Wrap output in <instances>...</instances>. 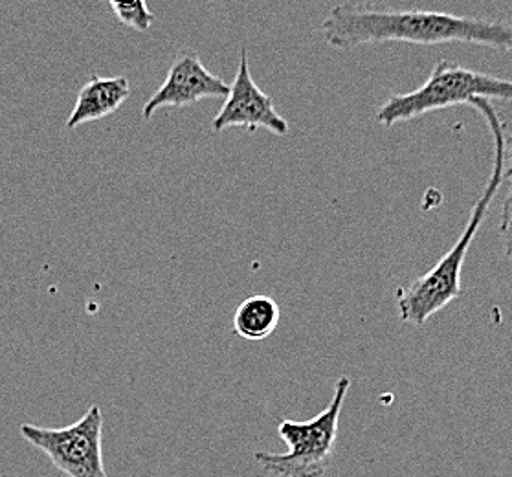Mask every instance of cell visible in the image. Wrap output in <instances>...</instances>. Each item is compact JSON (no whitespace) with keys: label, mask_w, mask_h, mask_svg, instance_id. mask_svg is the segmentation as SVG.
<instances>
[{"label":"cell","mask_w":512,"mask_h":477,"mask_svg":"<svg viewBox=\"0 0 512 477\" xmlns=\"http://www.w3.org/2000/svg\"><path fill=\"white\" fill-rule=\"evenodd\" d=\"M351 389V378L344 375L338 378L334 395L327 408L309 421L279 422V437L289 446L285 454L257 452V465L276 477H323L338 437L340 415L346 404L347 393Z\"/></svg>","instance_id":"cell-4"},{"label":"cell","mask_w":512,"mask_h":477,"mask_svg":"<svg viewBox=\"0 0 512 477\" xmlns=\"http://www.w3.org/2000/svg\"><path fill=\"white\" fill-rule=\"evenodd\" d=\"M281 309L267 294H254L237 305L234 333L248 342H263L278 329Z\"/></svg>","instance_id":"cell-9"},{"label":"cell","mask_w":512,"mask_h":477,"mask_svg":"<svg viewBox=\"0 0 512 477\" xmlns=\"http://www.w3.org/2000/svg\"><path fill=\"white\" fill-rule=\"evenodd\" d=\"M323 41L336 50L382 43L478 45L512 52V23L454 13L395 10L375 4H338L320 23Z\"/></svg>","instance_id":"cell-1"},{"label":"cell","mask_w":512,"mask_h":477,"mask_svg":"<svg viewBox=\"0 0 512 477\" xmlns=\"http://www.w3.org/2000/svg\"><path fill=\"white\" fill-rule=\"evenodd\" d=\"M505 177L509 178V193L501 208L500 237L503 256L512 265V133H505Z\"/></svg>","instance_id":"cell-11"},{"label":"cell","mask_w":512,"mask_h":477,"mask_svg":"<svg viewBox=\"0 0 512 477\" xmlns=\"http://www.w3.org/2000/svg\"><path fill=\"white\" fill-rule=\"evenodd\" d=\"M478 98L512 101L511 79L494 78L441 59L419 89L391 96L390 100L382 103L375 120L384 127H393L397 123L423 118L430 112L468 105Z\"/></svg>","instance_id":"cell-3"},{"label":"cell","mask_w":512,"mask_h":477,"mask_svg":"<svg viewBox=\"0 0 512 477\" xmlns=\"http://www.w3.org/2000/svg\"><path fill=\"white\" fill-rule=\"evenodd\" d=\"M468 105L483 116L492 133V140H494L492 171H490L487 186L483 189L478 202L474 204L467 226L461 233V237L457 239L456 245L452 246L445 256L441 257L421 278L397 290L395 294L397 311H399L401 322L406 325H423L463 294L461 272L467 259L468 248L476 239V233L479 232L481 224L489 213L490 204L498 195L501 184L505 180V125L501 122L500 114L489 100L478 98L470 101Z\"/></svg>","instance_id":"cell-2"},{"label":"cell","mask_w":512,"mask_h":477,"mask_svg":"<svg viewBox=\"0 0 512 477\" xmlns=\"http://www.w3.org/2000/svg\"><path fill=\"white\" fill-rule=\"evenodd\" d=\"M109 6L123 26H129L136 32H147L155 24L156 15L149 10L144 0H134V2L111 0Z\"/></svg>","instance_id":"cell-10"},{"label":"cell","mask_w":512,"mask_h":477,"mask_svg":"<svg viewBox=\"0 0 512 477\" xmlns=\"http://www.w3.org/2000/svg\"><path fill=\"white\" fill-rule=\"evenodd\" d=\"M230 85L202 65L201 57L191 50H182L166 79L147 100L142 109L144 120H151L160 109H184L202 100H226Z\"/></svg>","instance_id":"cell-7"},{"label":"cell","mask_w":512,"mask_h":477,"mask_svg":"<svg viewBox=\"0 0 512 477\" xmlns=\"http://www.w3.org/2000/svg\"><path fill=\"white\" fill-rule=\"evenodd\" d=\"M129 96L131 83L123 76L90 78L89 83H85L79 89L74 111L68 116V129H78L85 123L98 122L101 118L118 111Z\"/></svg>","instance_id":"cell-8"},{"label":"cell","mask_w":512,"mask_h":477,"mask_svg":"<svg viewBox=\"0 0 512 477\" xmlns=\"http://www.w3.org/2000/svg\"><path fill=\"white\" fill-rule=\"evenodd\" d=\"M26 443L45 452L68 477H107L103 465V413L98 404L65 428L21 424Z\"/></svg>","instance_id":"cell-5"},{"label":"cell","mask_w":512,"mask_h":477,"mask_svg":"<svg viewBox=\"0 0 512 477\" xmlns=\"http://www.w3.org/2000/svg\"><path fill=\"white\" fill-rule=\"evenodd\" d=\"M232 127H243L248 133L265 129L276 136H285L290 131L289 122L276 111L274 100L252 78L246 48L241 50L230 94L212 122L213 133H223Z\"/></svg>","instance_id":"cell-6"}]
</instances>
